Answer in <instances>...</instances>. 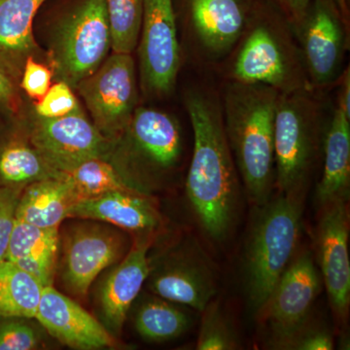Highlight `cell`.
<instances>
[{"mask_svg":"<svg viewBox=\"0 0 350 350\" xmlns=\"http://www.w3.org/2000/svg\"><path fill=\"white\" fill-rule=\"evenodd\" d=\"M186 107L194 133L186 194L202 231L222 243L236 223L239 200V172L226 135L222 105L197 91L189 94Z\"/></svg>","mask_w":350,"mask_h":350,"instance_id":"obj_1","label":"cell"},{"mask_svg":"<svg viewBox=\"0 0 350 350\" xmlns=\"http://www.w3.org/2000/svg\"><path fill=\"white\" fill-rule=\"evenodd\" d=\"M280 92L259 84L234 82L222 105L226 135L251 204L271 199L275 185L273 131Z\"/></svg>","mask_w":350,"mask_h":350,"instance_id":"obj_2","label":"cell"},{"mask_svg":"<svg viewBox=\"0 0 350 350\" xmlns=\"http://www.w3.org/2000/svg\"><path fill=\"white\" fill-rule=\"evenodd\" d=\"M303 218L299 194H280L257 206L243 254V285L248 305L260 314L298 247Z\"/></svg>","mask_w":350,"mask_h":350,"instance_id":"obj_3","label":"cell"},{"mask_svg":"<svg viewBox=\"0 0 350 350\" xmlns=\"http://www.w3.org/2000/svg\"><path fill=\"white\" fill-rule=\"evenodd\" d=\"M319 112L305 90L280 93L273 131L275 186L299 194L312 170L319 144Z\"/></svg>","mask_w":350,"mask_h":350,"instance_id":"obj_4","label":"cell"},{"mask_svg":"<svg viewBox=\"0 0 350 350\" xmlns=\"http://www.w3.org/2000/svg\"><path fill=\"white\" fill-rule=\"evenodd\" d=\"M112 51L105 0H82L62 22L50 59L61 81L76 88L93 75Z\"/></svg>","mask_w":350,"mask_h":350,"instance_id":"obj_5","label":"cell"},{"mask_svg":"<svg viewBox=\"0 0 350 350\" xmlns=\"http://www.w3.org/2000/svg\"><path fill=\"white\" fill-rule=\"evenodd\" d=\"M94 126L108 140L126 133L137 105L135 66L131 54L112 53L77 85Z\"/></svg>","mask_w":350,"mask_h":350,"instance_id":"obj_6","label":"cell"},{"mask_svg":"<svg viewBox=\"0 0 350 350\" xmlns=\"http://www.w3.org/2000/svg\"><path fill=\"white\" fill-rule=\"evenodd\" d=\"M321 282L310 251L294 257L259 314L268 329L271 349H280L288 338L308 324Z\"/></svg>","mask_w":350,"mask_h":350,"instance_id":"obj_7","label":"cell"},{"mask_svg":"<svg viewBox=\"0 0 350 350\" xmlns=\"http://www.w3.org/2000/svg\"><path fill=\"white\" fill-rule=\"evenodd\" d=\"M31 145L48 165L59 174H68L92 159L105 158L110 140L78 107L57 118L36 116L31 131Z\"/></svg>","mask_w":350,"mask_h":350,"instance_id":"obj_8","label":"cell"},{"mask_svg":"<svg viewBox=\"0 0 350 350\" xmlns=\"http://www.w3.org/2000/svg\"><path fill=\"white\" fill-rule=\"evenodd\" d=\"M138 42L145 91L153 96L170 93L180 68V46L172 0H144Z\"/></svg>","mask_w":350,"mask_h":350,"instance_id":"obj_9","label":"cell"},{"mask_svg":"<svg viewBox=\"0 0 350 350\" xmlns=\"http://www.w3.org/2000/svg\"><path fill=\"white\" fill-rule=\"evenodd\" d=\"M291 50L280 31L267 24H258L246 34L234 64L232 77L243 84L273 88L280 93L304 90V80Z\"/></svg>","mask_w":350,"mask_h":350,"instance_id":"obj_10","label":"cell"},{"mask_svg":"<svg viewBox=\"0 0 350 350\" xmlns=\"http://www.w3.org/2000/svg\"><path fill=\"white\" fill-rule=\"evenodd\" d=\"M149 288L156 296L202 312L217 293L213 262L199 241L189 239L177 252L149 273Z\"/></svg>","mask_w":350,"mask_h":350,"instance_id":"obj_11","label":"cell"},{"mask_svg":"<svg viewBox=\"0 0 350 350\" xmlns=\"http://www.w3.org/2000/svg\"><path fill=\"white\" fill-rule=\"evenodd\" d=\"M349 214L347 200L323 206L317 230V256L332 312L338 324L349 314Z\"/></svg>","mask_w":350,"mask_h":350,"instance_id":"obj_12","label":"cell"},{"mask_svg":"<svg viewBox=\"0 0 350 350\" xmlns=\"http://www.w3.org/2000/svg\"><path fill=\"white\" fill-rule=\"evenodd\" d=\"M122 234L98 224L76 225L64 241L62 278L66 290L78 298L86 296L103 269L124 258Z\"/></svg>","mask_w":350,"mask_h":350,"instance_id":"obj_13","label":"cell"},{"mask_svg":"<svg viewBox=\"0 0 350 350\" xmlns=\"http://www.w3.org/2000/svg\"><path fill=\"white\" fill-rule=\"evenodd\" d=\"M36 319L51 336L71 349L92 350L118 347L116 338L77 301L45 286Z\"/></svg>","mask_w":350,"mask_h":350,"instance_id":"obj_14","label":"cell"},{"mask_svg":"<svg viewBox=\"0 0 350 350\" xmlns=\"http://www.w3.org/2000/svg\"><path fill=\"white\" fill-rule=\"evenodd\" d=\"M308 75L319 86L330 84L338 76L345 50V32L338 14L319 3L300 25Z\"/></svg>","mask_w":350,"mask_h":350,"instance_id":"obj_15","label":"cell"},{"mask_svg":"<svg viewBox=\"0 0 350 350\" xmlns=\"http://www.w3.org/2000/svg\"><path fill=\"white\" fill-rule=\"evenodd\" d=\"M146 239L137 241L105 278L100 292V306L103 325L109 332L119 333L126 314L137 300L150 273Z\"/></svg>","mask_w":350,"mask_h":350,"instance_id":"obj_16","label":"cell"},{"mask_svg":"<svg viewBox=\"0 0 350 350\" xmlns=\"http://www.w3.org/2000/svg\"><path fill=\"white\" fill-rule=\"evenodd\" d=\"M126 131L140 161L149 170L169 172L180 161V126L167 113L153 108L137 107Z\"/></svg>","mask_w":350,"mask_h":350,"instance_id":"obj_17","label":"cell"},{"mask_svg":"<svg viewBox=\"0 0 350 350\" xmlns=\"http://www.w3.org/2000/svg\"><path fill=\"white\" fill-rule=\"evenodd\" d=\"M68 217L101 221L133 232H152L161 225L151 200L135 191H113L79 200L69 209Z\"/></svg>","mask_w":350,"mask_h":350,"instance_id":"obj_18","label":"cell"},{"mask_svg":"<svg viewBox=\"0 0 350 350\" xmlns=\"http://www.w3.org/2000/svg\"><path fill=\"white\" fill-rule=\"evenodd\" d=\"M189 11L196 38L215 57L229 52L247 25V12L241 0H190Z\"/></svg>","mask_w":350,"mask_h":350,"instance_id":"obj_19","label":"cell"},{"mask_svg":"<svg viewBox=\"0 0 350 350\" xmlns=\"http://www.w3.org/2000/svg\"><path fill=\"white\" fill-rule=\"evenodd\" d=\"M349 185L350 117L337 107L324 140L323 172L317 191L320 206L349 200Z\"/></svg>","mask_w":350,"mask_h":350,"instance_id":"obj_20","label":"cell"},{"mask_svg":"<svg viewBox=\"0 0 350 350\" xmlns=\"http://www.w3.org/2000/svg\"><path fill=\"white\" fill-rule=\"evenodd\" d=\"M46 0H0V61L22 72L25 59L38 47L33 20Z\"/></svg>","mask_w":350,"mask_h":350,"instance_id":"obj_21","label":"cell"},{"mask_svg":"<svg viewBox=\"0 0 350 350\" xmlns=\"http://www.w3.org/2000/svg\"><path fill=\"white\" fill-rule=\"evenodd\" d=\"M75 202L72 190L64 175L25 186L21 194L16 218L43 229H59L68 218Z\"/></svg>","mask_w":350,"mask_h":350,"instance_id":"obj_22","label":"cell"},{"mask_svg":"<svg viewBox=\"0 0 350 350\" xmlns=\"http://www.w3.org/2000/svg\"><path fill=\"white\" fill-rule=\"evenodd\" d=\"M43 288L13 262H0V317L36 319Z\"/></svg>","mask_w":350,"mask_h":350,"instance_id":"obj_23","label":"cell"},{"mask_svg":"<svg viewBox=\"0 0 350 350\" xmlns=\"http://www.w3.org/2000/svg\"><path fill=\"white\" fill-rule=\"evenodd\" d=\"M191 319L172 301L155 296L144 299L135 315L138 335L152 342H163L180 337L191 325Z\"/></svg>","mask_w":350,"mask_h":350,"instance_id":"obj_24","label":"cell"},{"mask_svg":"<svg viewBox=\"0 0 350 350\" xmlns=\"http://www.w3.org/2000/svg\"><path fill=\"white\" fill-rule=\"evenodd\" d=\"M64 175L72 190L75 202L113 191L139 192L105 158L86 161Z\"/></svg>","mask_w":350,"mask_h":350,"instance_id":"obj_25","label":"cell"},{"mask_svg":"<svg viewBox=\"0 0 350 350\" xmlns=\"http://www.w3.org/2000/svg\"><path fill=\"white\" fill-rule=\"evenodd\" d=\"M32 145L13 142L0 153V178L8 186H25L47 178L62 177Z\"/></svg>","mask_w":350,"mask_h":350,"instance_id":"obj_26","label":"cell"},{"mask_svg":"<svg viewBox=\"0 0 350 350\" xmlns=\"http://www.w3.org/2000/svg\"><path fill=\"white\" fill-rule=\"evenodd\" d=\"M111 32L112 52L131 54L137 48L144 0H105Z\"/></svg>","mask_w":350,"mask_h":350,"instance_id":"obj_27","label":"cell"},{"mask_svg":"<svg viewBox=\"0 0 350 350\" xmlns=\"http://www.w3.org/2000/svg\"><path fill=\"white\" fill-rule=\"evenodd\" d=\"M196 349L198 350H236L241 340L234 326L218 301H209L202 312Z\"/></svg>","mask_w":350,"mask_h":350,"instance_id":"obj_28","label":"cell"},{"mask_svg":"<svg viewBox=\"0 0 350 350\" xmlns=\"http://www.w3.org/2000/svg\"><path fill=\"white\" fill-rule=\"evenodd\" d=\"M57 247L59 229H43L16 218L5 260L15 262L29 255L57 252Z\"/></svg>","mask_w":350,"mask_h":350,"instance_id":"obj_29","label":"cell"},{"mask_svg":"<svg viewBox=\"0 0 350 350\" xmlns=\"http://www.w3.org/2000/svg\"><path fill=\"white\" fill-rule=\"evenodd\" d=\"M80 107L77 98L68 83L59 81L36 105V115L42 118H57Z\"/></svg>","mask_w":350,"mask_h":350,"instance_id":"obj_30","label":"cell"},{"mask_svg":"<svg viewBox=\"0 0 350 350\" xmlns=\"http://www.w3.org/2000/svg\"><path fill=\"white\" fill-rule=\"evenodd\" d=\"M23 186L0 188V262L5 260L7 248L15 225L16 213Z\"/></svg>","mask_w":350,"mask_h":350,"instance_id":"obj_31","label":"cell"},{"mask_svg":"<svg viewBox=\"0 0 350 350\" xmlns=\"http://www.w3.org/2000/svg\"><path fill=\"white\" fill-rule=\"evenodd\" d=\"M39 340L33 327L22 320H8L0 324V350L38 349Z\"/></svg>","mask_w":350,"mask_h":350,"instance_id":"obj_32","label":"cell"},{"mask_svg":"<svg viewBox=\"0 0 350 350\" xmlns=\"http://www.w3.org/2000/svg\"><path fill=\"white\" fill-rule=\"evenodd\" d=\"M335 340L333 334L323 327L306 324L291 338L282 345V350H331Z\"/></svg>","mask_w":350,"mask_h":350,"instance_id":"obj_33","label":"cell"},{"mask_svg":"<svg viewBox=\"0 0 350 350\" xmlns=\"http://www.w3.org/2000/svg\"><path fill=\"white\" fill-rule=\"evenodd\" d=\"M52 76L53 71L48 66L29 57L23 68L21 86L29 98L38 101L50 89Z\"/></svg>","mask_w":350,"mask_h":350,"instance_id":"obj_34","label":"cell"},{"mask_svg":"<svg viewBox=\"0 0 350 350\" xmlns=\"http://www.w3.org/2000/svg\"><path fill=\"white\" fill-rule=\"evenodd\" d=\"M57 252L41 253L21 258L13 262L25 273L45 286L53 285Z\"/></svg>","mask_w":350,"mask_h":350,"instance_id":"obj_35","label":"cell"},{"mask_svg":"<svg viewBox=\"0 0 350 350\" xmlns=\"http://www.w3.org/2000/svg\"><path fill=\"white\" fill-rule=\"evenodd\" d=\"M282 9L288 20L295 25H300L310 7L312 0H275Z\"/></svg>","mask_w":350,"mask_h":350,"instance_id":"obj_36","label":"cell"},{"mask_svg":"<svg viewBox=\"0 0 350 350\" xmlns=\"http://www.w3.org/2000/svg\"><path fill=\"white\" fill-rule=\"evenodd\" d=\"M338 107H340L347 116L350 117V73L349 68L342 75L340 91L338 94Z\"/></svg>","mask_w":350,"mask_h":350,"instance_id":"obj_37","label":"cell"},{"mask_svg":"<svg viewBox=\"0 0 350 350\" xmlns=\"http://www.w3.org/2000/svg\"><path fill=\"white\" fill-rule=\"evenodd\" d=\"M15 91L10 78L0 68V101L9 103L14 100Z\"/></svg>","mask_w":350,"mask_h":350,"instance_id":"obj_38","label":"cell"},{"mask_svg":"<svg viewBox=\"0 0 350 350\" xmlns=\"http://www.w3.org/2000/svg\"><path fill=\"white\" fill-rule=\"evenodd\" d=\"M338 1L342 10L345 11V0H338Z\"/></svg>","mask_w":350,"mask_h":350,"instance_id":"obj_39","label":"cell"}]
</instances>
